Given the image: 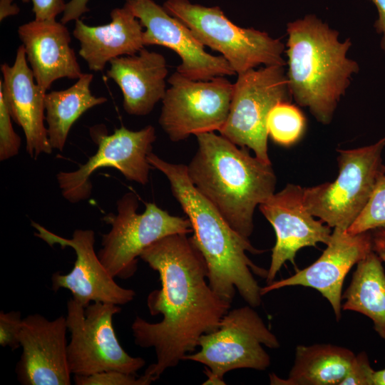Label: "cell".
Segmentation results:
<instances>
[{
	"mask_svg": "<svg viewBox=\"0 0 385 385\" xmlns=\"http://www.w3.org/2000/svg\"><path fill=\"white\" fill-rule=\"evenodd\" d=\"M187 235L164 237L139 257L161 283L146 303L150 314H161L162 320L150 323L136 317L131 325L135 344L155 350L156 362L144 373L153 381L194 351L202 334L217 329L231 305L209 285L205 261Z\"/></svg>",
	"mask_w": 385,
	"mask_h": 385,
	"instance_id": "6da1fadb",
	"label": "cell"
},
{
	"mask_svg": "<svg viewBox=\"0 0 385 385\" xmlns=\"http://www.w3.org/2000/svg\"><path fill=\"white\" fill-rule=\"evenodd\" d=\"M147 158L168 178L173 195L191 223V239L205 261L212 289L231 304L237 289L249 305L260 306L261 287L252 272L266 279L268 270L254 264L246 252L257 255L263 251L233 230L199 192L188 178L186 165L167 162L153 152Z\"/></svg>",
	"mask_w": 385,
	"mask_h": 385,
	"instance_id": "7a4b0ae2",
	"label": "cell"
},
{
	"mask_svg": "<svg viewBox=\"0 0 385 385\" xmlns=\"http://www.w3.org/2000/svg\"><path fill=\"white\" fill-rule=\"evenodd\" d=\"M195 136L197 149L187 165L190 182L233 230L249 239L256 207L274 193L272 164L214 132Z\"/></svg>",
	"mask_w": 385,
	"mask_h": 385,
	"instance_id": "3957f363",
	"label": "cell"
},
{
	"mask_svg": "<svg viewBox=\"0 0 385 385\" xmlns=\"http://www.w3.org/2000/svg\"><path fill=\"white\" fill-rule=\"evenodd\" d=\"M288 86L296 103L308 108L317 121L330 123L358 63L347 57L350 38L314 15L287 24Z\"/></svg>",
	"mask_w": 385,
	"mask_h": 385,
	"instance_id": "277c9868",
	"label": "cell"
},
{
	"mask_svg": "<svg viewBox=\"0 0 385 385\" xmlns=\"http://www.w3.org/2000/svg\"><path fill=\"white\" fill-rule=\"evenodd\" d=\"M185 24L205 46L220 52L240 74L257 66H285L284 45L267 32L241 28L218 6L208 7L188 0H167L163 6Z\"/></svg>",
	"mask_w": 385,
	"mask_h": 385,
	"instance_id": "5b68a950",
	"label": "cell"
},
{
	"mask_svg": "<svg viewBox=\"0 0 385 385\" xmlns=\"http://www.w3.org/2000/svg\"><path fill=\"white\" fill-rule=\"evenodd\" d=\"M253 308L228 311L217 329L199 338L200 349L184 356L183 360L207 366L208 379L203 384H225L224 375L237 369L264 371L270 366V357L263 346L278 349L279 342Z\"/></svg>",
	"mask_w": 385,
	"mask_h": 385,
	"instance_id": "8992f818",
	"label": "cell"
},
{
	"mask_svg": "<svg viewBox=\"0 0 385 385\" xmlns=\"http://www.w3.org/2000/svg\"><path fill=\"white\" fill-rule=\"evenodd\" d=\"M384 147L385 137L371 145L338 150L337 179L304 188V202L308 211L331 228L346 230L385 173L381 157Z\"/></svg>",
	"mask_w": 385,
	"mask_h": 385,
	"instance_id": "52a82bcc",
	"label": "cell"
},
{
	"mask_svg": "<svg viewBox=\"0 0 385 385\" xmlns=\"http://www.w3.org/2000/svg\"><path fill=\"white\" fill-rule=\"evenodd\" d=\"M128 192L117 202V213L104 216L111 230L102 235V248L98 255L114 277L126 279L136 270L138 257L154 242L170 235L192 232L189 219L174 216L153 202L145 204L137 213L138 199Z\"/></svg>",
	"mask_w": 385,
	"mask_h": 385,
	"instance_id": "ba28073f",
	"label": "cell"
},
{
	"mask_svg": "<svg viewBox=\"0 0 385 385\" xmlns=\"http://www.w3.org/2000/svg\"><path fill=\"white\" fill-rule=\"evenodd\" d=\"M119 305L93 302L87 307L71 298L67 302L66 323L71 334L67 357L73 375L116 370L136 374L144 366L141 357L129 355L115 334L113 318L120 313Z\"/></svg>",
	"mask_w": 385,
	"mask_h": 385,
	"instance_id": "9c48e42d",
	"label": "cell"
},
{
	"mask_svg": "<svg viewBox=\"0 0 385 385\" xmlns=\"http://www.w3.org/2000/svg\"><path fill=\"white\" fill-rule=\"evenodd\" d=\"M292 95L284 66L272 65L237 74L227 118L219 133L239 147L253 150L259 160L271 164L267 120L277 103Z\"/></svg>",
	"mask_w": 385,
	"mask_h": 385,
	"instance_id": "30bf717a",
	"label": "cell"
},
{
	"mask_svg": "<svg viewBox=\"0 0 385 385\" xmlns=\"http://www.w3.org/2000/svg\"><path fill=\"white\" fill-rule=\"evenodd\" d=\"M168 81L170 86L162 99L158 122L171 141L220 130L229 113L233 83L225 76L192 80L178 71Z\"/></svg>",
	"mask_w": 385,
	"mask_h": 385,
	"instance_id": "8fae6325",
	"label": "cell"
},
{
	"mask_svg": "<svg viewBox=\"0 0 385 385\" xmlns=\"http://www.w3.org/2000/svg\"><path fill=\"white\" fill-rule=\"evenodd\" d=\"M91 136L98 145L97 152L76 170L60 172L56 178L63 197L72 203L86 200L91 194V175L101 168H113L127 180L145 185L149 180L150 164L148 155L152 152L155 130L150 125L133 131L121 126L111 135L106 128H91Z\"/></svg>",
	"mask_w": 385,
	"mask_h": 385,
	"instance_id": "7c38bea8",
	"label": "cell"
},
{
	"mask_svg": "<svg viewBox=\"0 0 385 385\" xmlns=\"http://www.w3.org/2000/svg\"><path fill=\"white\" fill-rule=\"evenodd\" d=\"M36 229L35 236L48 245L70 247L76 259L72 270L68 274L55 272L51 277L54 292L63 288L72 294V298L85 307L93 302L123 305L131 302L135 292L118 285L101 261L94 248L95 232L92 230H76L71 239L64 238L31 221Z\"/></svg>",
	"mask_w": 385,
	"mask_h": 385,
	"instance_id": "4fadbf2b",
	"label": "cell"
},
{
	"mask_svg": "<svg viewBox=\"0 0 385 385\" xmlns=\"http://www.w3.org/2000/svg\"><path fill=\"white\" fill-rule=\"evenodd\" d=\"M127 6L145 30V46L160 45L175 51L181 63L178 73L196 81H207L218 76L235 75V72L222 56H213L190 29L153 0H128Z\"/></svg>",
	"mask_w": 385,
	"mask_h": 385,
	"instance_id": "5bb4252c",
	"label": "cell"
},
{
	"mask_svg": "<svg viewBox=\"0 0 385 385\" xmlns=\"http://www.w3.org/2000/svg\"><path fill=\"white\" fill-rule=\"evenodd\" d=\"M304 188L287 184L259 205L260 212L273 227L276 242L266 277L272 282L287 261L294 265L297 252L302 247L327 245L332 231L321 220H316L304 202Z\"/></svg>",
	"mask_w": 385,
	"mask_h": 385,
	"instance_id": "9a60e30c",
	"label": "cell"
},
{
	"mask_svg": "<svg viewBox=\"0 0 385 385\" xmlns=\"http://www.w3.org/2000/svg\"><path fill=\"white\" fill-rule=\"evenodd\" d=\"M66 318L49 320L40 314L23 319L19 340L22 354L16 366L23 385H70Z\"/></svg>",
	"mask_w": 385,
	"mask_h": 385,
	"instance_id": "2e32d148",
	"label": "cell"
},
{
	"mask_svg": "<svg viewBox=\"0 0 385 385\" xmlns=\"http://www.w3.org/2000/svg\"><path fill=\"white\" fill-rule=\"evenodd\" d=\"M371 250L370 231L350 235L343 229L334 227L327 248L317 260L288 278L261 287V294L289 286L314 288L329 301L339 321L342 317V290L345 277Z\"/></svg>",
	"mask_w": 385,
	"mask_h": 385,
	"instance_id": "e0dca14e",
	"label": "cell"
},
{
	"mask_svg": "<svg viewBox=\"0 0 385 385\" xmlns=\"http://www.w3.org/2000/svg\"><path fill=\"white\" fill-rule=\"evenodd\" d=\"M1 71L0 93L11 119L24 130L27 153L34 159L50 154L53 148L44 124L46 91L36 82L22 44L13 65L4 63Z\"/></svg>",
	"mask_w": 385,
	"mask_h": 385,
	"instance_id": "ac0fdd59",
	"label": "cell"
},
{
	"mask_svg": "<svg viewBox=\"0 0 385 385\" xmlns=\"http://www.w3.org/2000/svg\"><path fill=\"white\" fill-rule=\"evenodd\" d=\"M18 34L36 82L45 91L57 79H78L83 74L64 24L34 19L20 26Z\"/></svg>",
	"mask_w": 385,
	"mask_h": 385,
	"instance_id": "d6986e66",
	"label": "cell"
},
{
	"mask_svg": "<svg viewBox=\"0 0 385 385\" xmlns=\"http://www.w3.org/2000/svg\"><path fill=\"white\" fill-rule=\"evenodd\" d=\"M111 19L96 26L75 21L73 35L80 42L78 53L91 71L101 72L112 59L135 55L145 46L143 26L127 6L113 9Z\"/></svg>",
	"mask_w": 385,
	"mask_h": 385,
	"instance_id": "ffe728a7",
	"label": "cell"
},
{
	"mask_svg": "<svg viewBox=\"0 0 385 385\" xmlns=\"http://www.w3.org/2000/svg\"><path fill=\"white\" fill-rule=\"evenodd\" d=\"M107 76L120 88L123 107L133 115L150 113L166 92L165 57L145 48L132 56L112 59Z\"/></svg>",
	"mask_w": 385,
	"mask_h": 385,
	"instance_id": "44dd1931",
	"label": "cell"
},
{
	"mask_svg": "<svg viewBox=\"0 0 385 385\" xmlns=\"http://www.w3.org/2000/svg\"><path fill=\"white\" fill-rule=\"evenodd\" d=\"M354 353L330 344L299 345L288 377L270 374L272 385H339L348 373Z\"/></svg>",
	"mask_w": 385,
	"mask_h": 385,
	"instance_id": "7402d4cb",
	"label": "cell"
},
{
	"mask_svg": "<svg viewBox=\"0 0 385 385\" xmlns=\"http://www.w3.org/2000/svg\"><path fill=\"white\" fill-rule=\"evenodd\" d=\"M381 262L373 250L361 260L342 298L345 300L342 309L367 316L385 342V272Z\"/></svg>",
	"mask_w": 385,
	"mask_h": 385,
	"instance_id": "603a6c76",
	"label": "cell"
},
{
	"mask_svg": "<svg viewBox=\"0 0 385 385\" xmlns=\"http://www.w3.org/2000/svg\"><path fill=\"white\" fill-rule=\"evenodd\" d=\"M92 73H83L71 87L46 94V120L50 144L62 151L73 124L88 109L107 98L94 96L90 89Z\"/></svg>",
	"mask_w": 385,
	"mask_h": 385,
	"instance_id": "cb8c5ba5",
	"label": "cell"
},
{
	"mask_svg": "<svg viewBox=\"0 0 385 385\" xmlns=\"http://www.w3.org/2000/svg\"><path fill=\"white\" fill-rule=\"evenodd\" d=\"M305 123L304 116L297 107L289 102L279 103L267 117L268 136L279 145L289 146L300 139Z\"/></svg>",
	"mask_w": 385,
	"mask_h": 385,
	"instance_id": "d4e9b609",
	"label": "cell"
},
{
	"mask_svg": "<svg viewBox=\"0 0 385 385\" xmlns=\"http://www.w3.org/2000/svg\"><path fill=\"white\" fill-rule=\"evenodd\" d=\"M385 227V175L379 180L366 205L346 229L350 235Z\"/></svg>",
	"mask_w": 385,
	"mask_h": 385,
	"instance_id": "484cf974",
	"label": "cell"
},
{
	"mask_svg": "<svg viewBox=\"0 0 385 385\" xmlns=\"http://www.w3.org/2000/svg\"><path fill=\"white\" fill-rule=\"evenodd\" d=\"M73 379L76 385H148L154 381L145 374L137 376V374L116 370L98 372L88 376L74 375Z\"/></svg>",
	"mask_w": 385,
	"mask_h": 385,
	"instance_id": "4316f807",
	"label": "cell"
},
{
	"mask_svg": "<svg viewBox=\"0 0 385 385\" xmlns=\"http://www.w3.org/2000/svg\"><path fill=\"white\" fill-rule=\"evenodd\" d=\"M21 138L14 131L11 117L0 93V160L9 159L19 153Z\"/></svg>",
	"mask_w": 385,
	"mask_h": 385,
	"instance_id": "83f0119b",
	"label": "cell"
},
{
	"mask_svg": "<svg viewBox=\"0 0 385 385\" xmlns=\"http://www.w3.org/2000/svg\"><path fill=\"white\" fill-rule=\"evenodd\" d=\"M23 319L18 311L0 312V345L15 350L21 346L20 333Z\"/></svg>",
	"mask_w": 385,
	"mask_h": 385,
	"instance_id": "f1b7e54d",
	"label": "cell"
},
{
	"mask_svg": "<svg viewBox=\"0 0 385 385\" xmlns=\"http://www.w3.org/2000/svg\"><path fill=\"white\" fill-rule=\"evenodd\" d=\"M374 371L366 353L360 352L355 355L348 373L339 385H373Z\"/></svg>",
	"mask_w": 385,
	"mask_h": 385,
	"instance_id": "f546056e",
	"label": "cell"
},
{
	"mask_svg": "<svg viewBox=\"0 0 385 385\" xmlns=\"http://www.w3.org/2000/svg\"><path fill=\"white\" fill-rule=\"evenodd\" d=\"M24 3L31 1L32 11L38 21L55 20L58 15L63 14L66 3L63 0H21Z\"/></svg>",
	"mask_w": 385,
	"mask_h": 385,
	"instance_id": "4dcf8cb0",
	"label": "cell"
},
{
	"mask_svg": "<svg viewBox=\"0 0 385 385\" xmlns=\"http://www.w3.org/2000/svg\"><path fill=\"white\" fill-rule=\"evenodd\" d=\"M89 0H70L66 3L61 22L66 24L71 21H76L89 11L87 4ZM128 1V0H126Z\"/></svg>",
	"mask_w": 385,
	"mask_h": 385,
	"instance_id": "1f68e13d",
	"label": "cell"
},
{
	"mask_svg": "<svg viewBox=\"0 0 385 385\" xmlns=\"http://www.w3.org/2000/svg\"><path fill=\"white\" fill-rule=\"evenodd\" d=\"M376 6L379 17L375 21L374 27L378 34H382L381 47L385 52V0H371Z\"/></svg>",
	"mask_w": 385,
	"mask_h": 385,
	"instance_id": "d6a6232c",
	"label": "cell"
},
{
	"mask_svg": "<svg viewBox=\"0 0 385 385\" xmlns=\"http://www.w3.org/2000/svg\"><path fill=\"white\" fill-rule=\"evenodd\" d=\"M372 250L385 262V227L374 230Z\"/></svg>",
	"mask_w": 385,
	"mask_h": 385,
	"instance_id": "836d02e7",
	"label": "cell"
},
{
	"mask_svg": "<svg viewBox=\"0 0 385 385\" xmlns=\"http://www.w3.org/2000/svg\"><path fill=\"white\" fill-rule=\"evenodd\" d=\"M14 0H0V21H2L8 16L17 15L20 9Z\"/></svg>",
	"mask_w": 385,
	"mask_h": 385,
	"instance_id": "e575fe53",
	"label": "cell"
},
{
	"mask_svg": "<svg viewBox=\"0 0 385 385\" xmlns=\"http://www.w3.org/2000/svg\"><path fill=\"white\" fill-rule=\"evenodd\" d=\"M372 381L373 385H385V369L374 371Z\"/></svg>",
	"mask_w": 385,
	"mask_h": 385,
	"instance_id": "d590c367",
	"label": "cell"
}]
</instances>
